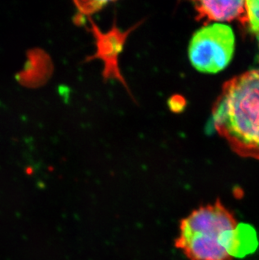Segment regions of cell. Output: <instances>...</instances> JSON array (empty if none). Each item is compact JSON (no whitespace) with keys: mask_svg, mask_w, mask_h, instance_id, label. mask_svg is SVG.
Masks as SVG:
<instances>
[{"mask_svg":"<svg viewBox=\"0 0 259 260\" xmlns=\"http://www.w3.org/2000/svg\"><path fill=\"white\" fill-rule=\"evenodd\" d=\"M212 120L236 153L259 160V69L224 84L213 107Z\"/></svg>","mask_w":259,"mask_h":260,"instance_id":"obj_1","label":"cell"},{"mask_svg":"<svg viewBox=\"0 0 259 260\" xmlns=\"http://www.w3.org/2000/svg\"><path fill=\"white\" fill-rule=\"evenodd\" d=\"M237 226L233 214L216 201L180 221L174 245L189 260H233Z\"/></svg>","mask_w":259,"mask_h":260,"instance_id":"obj_2","label":"cell"},{"mask_svg":"<svg viewBox=\"0 0 259 260\" xmlns=\"http://www.w3.org/2000/svg\"><path fill=\"white\" fill-rule=\"evenodd\" d=\"M235 36L233 29L224 24L204 26L193 34L188 47L192 66L204 74H217L233 59Z\"/></svg>","mask_w":259,"mask_h":260,"instance_id":"obj_3","label":"cell"},{"mask_svg":"<svg viewBox=\"0 0 259 260\" xmlns=\"http://www.w3.org/2000/svg\"><path fill=\"white\" fill-rule=\"evenodd\" d=\"M89 20L91 23L90 32L95 41L96 52L94 54L87 57L85 61H93L94 59L101 60L104 63L102 75L105 81L107 80L119 81L127 89L128 92H130L127 84L120 72L119 57L123 52L124 46L129 35L135 29H137L142 24V21L137 23V25H135L125 31L120 30L115 21L112 28L110 30H108L107 32H102L93 20L91 19H89Z\"/></svg>","mask_w":259,"mask_h":260,"instance_id":"obj_4","label":"cell"},{"mask_svg":"<svg viewBox=\"0 0 259 260\" xmlns=\"http://www.w3.org/2000/svg\"><path fill=\"white\" fill-rule=\"evenodd\" d=\"M196 20L207 25L210 21H233L238 20L247 25L246 1L221 0V1H196L193 2Z\"/></svg>","mask_w":259,"mask_h":260,"instance_id":"obj_5","label":"cell"},{"mask_svg":"<svg viewBox=\"0 0 259 260\" xmlns=\"http://www.w3.org/2000/svg\"><path fill=\"white\" fill-rule=\"evenodd\" d=\"M257 246V235L251 226L237 224L233 240V258L243 257L251 253Z\"/></svg>","mask_w":259,"mask_h":260,"instance_id":"obj_6","label":"cell"},{"mask_svg":"<svg viewBox=\"0 0 259 260\" xmlns=\"http://www.w3.org/2000/svg\"><path fill=\"white\" fill-rule=\"evenodd\" d=\"M76 5L78 13L74 18L76 25H82L85 23V16L95 14L101 11L105 5H109L108 1H76L74 2Z\"/></svg>","mask_w":259,"mask_h":260,"instance_id":"obj_7","label":"cell"},{"mask_svg":"<svg viewBox=\"0 0 259 260\" xmlns=\"http://www.w3.org/2000/svg\"><path fill=\"white\" fill-rule=\"evenodd\" d=\"M247 14V25L250 30L259 39V0L246 1Z\"/></svg>","mask_w":259,"mask_h":260,"instance_id":"obj_8","label":"cell"},{"mask_svg":"<svg viewBox=\"0 0 259 260\" xmlns=\"http://www.w3.org/2000/svg\"><path fill=\"white\" fill-rule=\"evenodd\" d=\"M169 106L173 112L180 113L185 108V99L183 98V96L179 95V94L172 96L171 98L169 99Z\"/></svg>","mask_w":259,"mask_h":260,"instance_id":"obj_9","label":"cell"}]
</instances>
